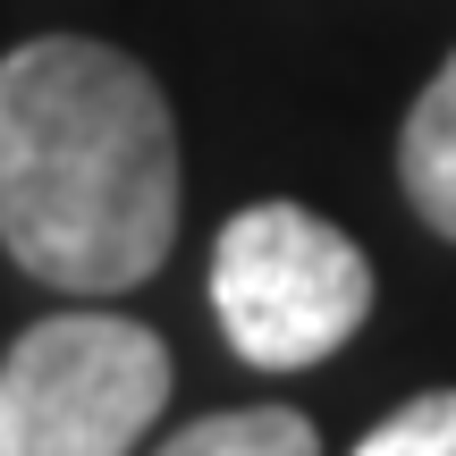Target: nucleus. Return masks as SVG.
Segmentation results:
<instances>
[{"label": "nucleus", "instance_id": "obj_1", "mask_svg": "<svg viewBox=\"0 0 456 456\" xmlns=\"http://www.w3.org/2000/svg\"><path fill=\"white\" fill-rule=\"evenodd\" d=\"M0 245L68 296H127L178 245V118L144 60L34 34L0 60Z\"/></svg>", "mask_w": 456, "mask_h": 456}, {"label": "nucleus", "instance_id": "obj_2", "mask_svg": "<svg viewBox=\"0 0 456 456\" xmlns=\"http://www.w3.org/2000/svg\"><path fill=\"white\" fill-rule=\"evenodd\" d=\"M212 313L254 372H305L363 330L372 262L305 203H245L212 245Z\"/></svg>", "mask_w": 456, "mask_h": 456}, {"label": "nucleus", "instance_id": "obj_3", "mask_svg": "<svg viewBox=\"0 0 456 456\" xmlns=\"http://www.w3.org/2000/svg\"><path fill=\"white\" fill-rule=\"evenodd\" d=\"M169 406V346L127 313H51L0 363L9 456H135Z\"/></svg>", "mask_w": 456, "mask_h": 456}, {"label": "nucleus", "instance_id": "obj_4", "mask_svg": "<svg viewBox=\"0 0 456 456\" xmlns=\"http://www.w3.org/2000/svg\"><path fill=\"white\" fill-rule=\"evenodd\" d=\"M397 186L440 237L456 245V51L440 60V77L414 94L406 135H397Z\"/></svg>", "mask_w": 456, "mask_h": 456}, {"label": "nucleus", "instance_id": "obj_5", "mask_svg": "<svg viewBox=\"0 0 456 456\" xmlns=\"http://www.w3.org/2000/svg\"><path fill=\"white\" fill-rule=\"evenodd\" d=\"M152 456H322V431L296 406H237V414H203L178 440H161Z\"/></svg>", "mask_w": 456, "mask_h": 456}, {"label": "nucleus", "instance_id": "obj_6", "mask_svg": "<svg viewBox=\"0 0 456 456\" xmlns=\"http://www.w3.org/2000/svg\"><path fill=\"white\" fill-rule=\"evenodd\" d=\"M355 456H456V389H423L414 406H397L355 440Z\"/></svg>", "mask_w": 456, "mask_h": 456}, {"label": "nucleus", "instance_id": "obj_7", "mask_svg": "<svg viewBox=\"0 0 456 456\" xmlns=\"http://www.w3.org/2000/svg\"><path fill=\"white\" fill-rule=\"evenodd\" d=\"M0 456H9V440H0Z\"/></svg>", "mask_w": 456, "mask_h": 456}]
</instances>
